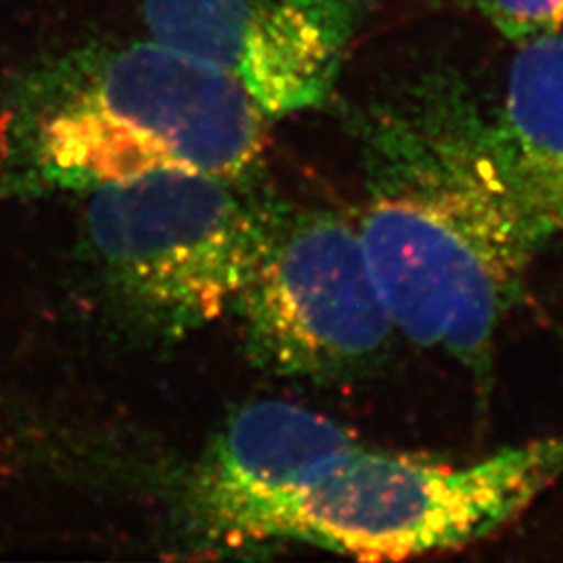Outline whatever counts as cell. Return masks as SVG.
Listing matches in <instances>:
<instances>
[{
    "label": "cell",
    "mask_w": 563,
    "mask_h": 563,
    "mask_svg": "<svg viewBox=\"0 0 563 563\" xmlns=\"http://www.w3.org/2000/svg\"><path fill=\"white\" fill-rule=\"evenodd\" d=\"M362 144L357 232L397 332L481 362L541 251L490 118L460 88L426 86L367 113Z\"/></svg>",
    "instance_id": "obj_1"
},
{
    "label": "cell",
    "mask_w": 563,
    "mask_h": 563,
    "mask_svg": "<svg viewBox=\"0 0 563 563\" xmlns=\"http://www.w3.org/2000/svg\"><path fill=\"white\" fill-rule=\"evenodd\" d=\"M80 67V90L42 123L51 178L97 188L157 172L234 181L262 162L269 118L220 67L153 38Z\"/></svg>",
    "instance_id": "obj_2"
},
{
    "label": "cell",
    "mask_w": 563,
    "mask_h": 563,
    "mask_svg": "<svg viewBox=\"0 0 563 563\" xmlns=\"http://www.w3.org/2000/svg\"><path fill=\"white\" fill-rule=\"evenodd\" d=\"M563 478V434L472 463L357 443L318 465L267 523L265 543L402 562L478 543Z\"/></svg>",
    "instance_id": "obj_3"
},
{
    "label": "cell",
    "mask_w": 563,
    "mask_h": 563,
    "mask_svg": "<svg viewBox=\"0 0 563 563\" xmlns=\"http://www.w3.org/2000/svg\"><path fill=\"white\" fill-rule=\"evenodd\" d=\"M269 220L232 180L186 172L99 186L88 207L90 236L113 280L176 328L213 322L239 305Z\"/></svg>",
    "instance_id": "obj_4"
},
{
    "label": "cell",
    "mask_w": 563,
    "mask_h": 563,
    "mask_svg": "<svg viewBox=\"0 0 563 563\" xmlns=\"http://www.w3.org/2000/svg\"><path fill=\"white\" fill-rule=\"evenodd\" d=\"M236 307L255 357L290 376L355 372L376 362L397 332L357 225L330 211L269 220L262 260Z\"/></svg>",
    "instance_id": "obj_5"
},
{
    "label": "cell",
    "mask_w": 563,
    "mask_h": 563,
    "mask_svg": "<svg viewBox=\"0 0 563 563\" xmlns=\"http://www.w3.org/2000/svg\"><path fill=\"white\" fill-rule=\"evenodd\" d=\"M153 41L230 74L282 118L322 104L355 36L353 0H144Z\"/></svg>",
    "instance_id": "obj_6"
},
{
    "label": "cell",
    "mask_w": 563,
    "mask_h": 563,
    "mask_svg": "<svg viewBox=\"0 0 563 563\" xmlns=\"http://www.w3.org/2000/svg\"><path fill=\"white\" fill-rule=\"evenodd\" d=\"M357 443L341 423L295 402L244 407L199 478L197 504L209 537L225 547L262 544L265 526L302 481Z\"/></svg>",
    "instance_id": "obj_7"
},
{
    "label": "cell",
    "mask_w": 563,
    "mask_h": 563,
    "mask_svg": "<svg viewBox=\"0 0 563 563\" xmlns=\"http://www.w3.org/2000/svg\"><path fill=\"white\" fill-rule=\"evenodd\" d=\"M490 132L523 222L543 246L563 234V36L523 41Z\"/></svg>",
    "instance_id": "obj_8"
},
{
    "label": "cell",
    "mask_w": 563,
    "mask_h": 563,
    "mask_svg": "<svg viewBox=\"0 0 563 563\" xmlns=\"http://www.w3.org/2000/svg\"><path fill=\"white\" fill-rule=\"evenodd\" d=\"M484 13L511 41L563 36V0H484Z\"/></svg>",
    "instance_id": "obj_9"
}]
</instances>
